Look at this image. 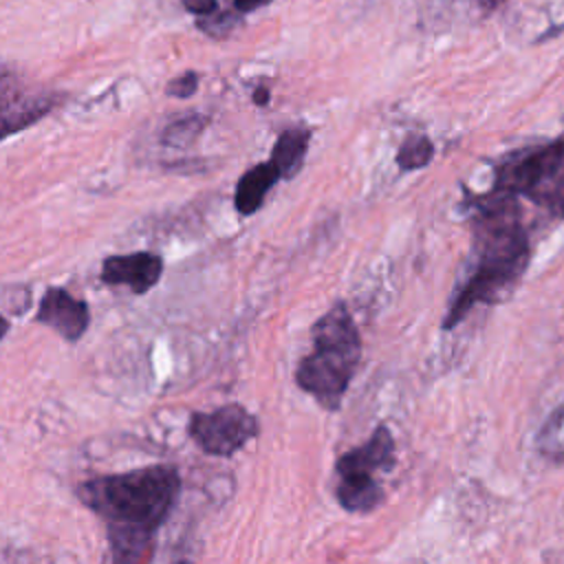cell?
Returning <instances> with one entry per match:
<instances>
[{
	"mask_svg": "<svg viewBox=\"0 0 564 564\" xmlns=\"http://www.w3.org/2000/svg\"><path fill=\"white\" fill-rule=\"evenodd\" d=\"M198 88V75L187 70L178 77H174L170 84H167V95L172 97H178V99H185V97H192Z\"/></svg>",
	"mask_w": 564,
	"mask_h": 564,
	"instance_id": "2e32d148",
	"label": "cell"
},
{
	"mask_svg": "<svg viewBox=\"0 0 564 564\" xmlns=\"http://www.w3.org/2000/svg\"><path fill=\"white\" fill-rule=\"evenodd\" d=\"M236 24H238V20H236V15H231V13H223V15L212 13V15L203 18V20H198V29H203L205 33L216 35V37L227 35Z\"/></svg>",
	"mask_w": 564,
	"mask_h": 564,
	"instance_id": "9a60e30c",
	"label": "cell"
},
{
	"mask_svg": "<svg viewBox=\"0 0 564 564\" xmlns=\"http://www.w3.org/2000/svg\"><path fill=\"white\" fill-rule=\"evenodd\" d=\"M269 2H273V0H231L234 9H236L238 13H249V11H256V9H260V7L269 4Z\"/></svg>",
	"mask_w": 564,
	"mask_h": 564,
	"instance_id": "ac0fdd59",
	"label": "cell"
},
{
	"mask_svg": "<svg viewBox=\"0 0 564 564\" xmlns=\"http://www.w3.org/2000/svg\"><path fill=\"white\" fill-rule=\"evenodd\" d=\"M394 465V438L386 425H379L375 434L359 447L339 456L335 469L339 474L337 500L346 511L366 513L381 505L383 489L375 480L377 471L392 469Z\"/></svg>",
	"mask_w": 564,
	"mask_h": 564,
	"instance_id": "277c9868",
	"label": "cell"
},
{
	"mask_svg": "<svg viewBox=\"0 0 564 564\" xmlns=\"http://www.w3.org/2000/svg\"><path fill=\"white\" fill-rule=\"evenodd\" d=\"M183 7L198 18H207L218 11V0H183Z\"/></svg>",
	"mask_w": 564,
	"mask_h": 564,
	"instance_id": "e0dca14e",
	"label": "cell"
},
{
	"mask_svg": "<svg viewBox=\"0 0 564 564\" xmlns=\"http://www.w3.org/2000/svg\"><path fill=\"white\" fill-rule=\"evenodd\" d=\"M57 104V95L29 84L0 62V141L33 126Z\"/></svg>",
	"mask_w": 564,
	"mask_h": 564,
	"instance_id": "8992f818",
	"label": "cell"
},
{
	"mask_svg": "<svg viewBox=\"0 0 564 564\" xmlns=\"http://www.w3.org/2000/svg\"><path fill=\"white\" fill-rule=\"evenodd\" d=\"M205 117L200 115H187V117H181L176 119L174 123H170L163 134H161V141L165 145H174V148H183L187 143H192L205 128Z\"/></svg>",
	"mask_w": 564,
	"mask_h": 564,
	"instance_id": "5bb4252c",
	"label": "cell"
},
{
	"mask_svg": "<svg viewBox=\"0 0 564 564\" xmlns=\"http://www.w3.org/2000/svg\"><path fill=\"white\" fill-rule=\"evenodd\" d=\"M253 101H256L258 106H264V104L269 101V90H267V88L256 90V93H253Z\"/></svg>",
	"mask_w": 564,
	"mask_h": 564,
	"instance_id": "d6986e66",
	"label": "cell"
},
{
	"mask_svg": "<svg viewBox=\"0 0 564 564\" xmlns=\"http://www.w3.org/2000/svg\"><path fill=\"white\" fill-rule=\"evenodd\" d=\"M476 264L447 308L443 328H454L474 304L500 302L529 264V238L511 194L491 192L474 200Z\"/></svg>",
	"mask_w": 564,
	"mask_h": 564,
	"instance_id": "7a4b0ae2",
	"label": "cell"
},
{
	"mask_svg": "<svg viewBox=\"0 0 564 564\" xmlns=\"http://www.w3.org/2000/svg\"><path fill=\"white\" fill-rule=\"evenodd\" d=\"M306 148H308V132L304 128H289L278 137L269 161L278 167L282 178H291L302 167Z\"/></svg>",
	"mask_w": 564,
	"mask_h": 564,
	"instance_id": "8fae6325",
	"label": "cell"
},
{
	"mask_svg": "<svg viewBox=\"0 0 564 564\" xmlns=\"http://www.w3.org/2000/svg\"><path fill=\"white\" fill-rule=\"evenodd\" d=\"M529 198H533L538 205L546 207L549 212L564 216V165L555 170L540 187H535Z\"/></svg>",
	"mask_w": 564,
	"mask_h": 564,
	"instance_id": "4fadbf2b",
	"label": "cell"
},
{
	"mask_svg": "<svg viewBox=\"0 0 564 564\" xmlns=\"http://www.w3.org/2000/svg\"><path fill=\"white\" fill-rule=\"evenodd\" d=\"M564 165V137L546 148L527 152L520 159L507 161L498 170L496 178V192L505 194H531L535 187H540L555 170Z\"/></svg>",
	"mask_w": 564,
	"mask_h": 564,
	"instance_id": "52a82bcc",
	"label": "cell"
},
{
	"mask_svg": "<svg viewBox=\"0 0 564 564\" xmlns=\"http://www.w3.org/2000/svg\"><path fill=\"white\" fill-rule=\"evenodd\" d=\"M37 322L57 330L64 339L77 341L90 322V313L84 300L73 297L66 289L51 286L37 308Z\"/></svg>",
	"mask_w": 564,
	"mask_h": 564,
	"instance_id": "9c48e42d",
	"label": "cell"
},
{
	"mask_svg": "<svg viewBox=\"0 0 564 564\" xmlns=\"http://www.w3.org/2000/svg\"><path fill=\"white\" fill-rule=\"evenodd\" d=\"M432 156H434L432 141L423 134H410L397 152V165L405 172H412V170L425 167L432 161Z\"/></svg>",
	"mask_w": 564,
	"mask_h": 564,
	"instance_id": "7c38bea8",
	"label": "cell"
},
{
	"mask_svg": "<svg viewBox=\"0 0 564 564\" xmlns=\"http://www.w3.org/2000/svg\"><path fill=\"white\" fill-rule=\"evenodd\" d=\"M174 564H192V562H187V560H178V562H174Z\"/></svg>",
	"mask_w": 564,
	"mask_h": 564,
	"instance_id": "7402d4cb",
	"label": "cell"
},
{
	"mask_svg": "<svg viewBox=\"0 0 564 564\" xmlns=\"http://www.w3.org/2000/svg\"><path fill=\"white\" fill-rule=\"evenodd\" d=\"M258 419L240 403L196 412L189 419L192 441L212 456H231L258 434Z\"/></svg>",
	"mask_w": 564,
	"mask_h": 564,
	"instance_id": "5b68a950",
	"label": "cell"
},
{
	"mask_svg": "<svg viewBox=\"0 0 564 564\" xmlns=\"http://www.w3.org/2000/svg\"><path fill=\"white\" fill-rule=\"evenodd\" d=\"M7 330H9V322L0 315V339L7 335Z\"/></svg>",
	"mask_w": 564,
	"mask_h": 564,
	"instance_id": "ffe728a7",
	"label": "cell"
},
{
	"mask_svg": "<svg viewBox=\"0 0 564 564\" xmlns=\"http://www.w3.org/2000/svg\"><path fill=\"white\" fill-rule=\"evenodd\" d=\"M502 0H480V4L482 7H487V9H494V7H498Z\"/></svg>",
	"mask_w": 564,
	"mask_h": 564,
	"instance_id": "44dd1931",
	"label": "cell"
},
{
	"mask_svg": "<svg viewBox=\"0 0 564 564\" xmlns=\"http://www.w3.org/2000/svg\"><path fill=\"white\" fill-rule=\"evenodd\" d=\"M313 350L297 364V386L326 410H337L361 359V337L344 302L324 313L311 330Z\"/></svg>",
	"mask_w": 564,
	"mask_h": 564,
	"instance_id": "3957f363",
	"label": "cell"
},
{
	"mask_svg": "<svg viewBox=\"0 0 564 564\" xmlns=\"http://www.w3.org/2000/svg\"><path fill=\"white\" fill-rule=\"evenodd\" d=\"M163 273V260L150 251L110 256L101 264V282L110 286H128L132 293L150 291Z\"/></svg>",
	"mask_w": 564,
	"mask_h": 564,
	"instance_id": "ba28073f",
	"label": "cell"
},
{
	"mask_svg": "<svg viewBox=\"0 0 564 564\" xmlns=\"http://www.w3.org/2000/svg\"><path fill=\"white\" fill-rule=\"evenodd\" d=\"M280 172L271 161L258 163L251 170H247L242 174V178L236 185L234 192V205L242 216H249L253 212H258L264 203V196L269 194V189L280 181Z\"/></svg>",
	"mask_w": 564,
	"mask_h": 564,
	"instance_id": "30bf717a",
	"label": "cell"
},
{
	"mask_svg": "<svg viewBox=\"0 0 564 564\" xmlns=\"http://www.w3.org/2000/svg\"><path fill=\"white\" fill-rule=\"evenodd\" d=\"M82 502L108 524L112 564H143L152 538L181 494L170 465L97 476L77 489Z\"/></svg>",
	"mask_w": 564,
	"mask_h": 564,
	"instance_id": "6da1fadb",
	"label": "cell"
}]
</instances>
